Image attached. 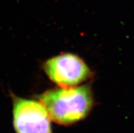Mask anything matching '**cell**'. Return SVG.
<instances>
[{"label": "cell", "instance_id": "obj_2", "mask_svg": "<svg viewBox=\"0 0 134 133\" xmlns=\"http://www.w3.org/2000/svg\"><path fill=\"white\" fill-rule=\"evenodd\" d=\"M43 67L48 77L61 88L77 86L91 76V71L83 60L70 53L48 59Z\"/></svg>", "mask_w": 134, "mask_h": 133}, {"label": "cell", "instance_id": "obj_1", "mask_svg": "<svg viewBox=\"0 0 134 133\" xmlns=\"http://www.w3.org/2000/svg\"><path fill=\"white\" fill-rule=\"evenodd\" d=\"M39 99L51 120L61 125L72 124L84 119L93 104L88 86L48 90Z\"/></svg>", "mask_w": 134, "mask_h": 133}, {"label": "cell", "instance_id": "obj_3", "mask_svg": "<svg viewBox=\"0 0 134 133\" xmlns=\"http://www.w3.org/2000/svg\"><path fill=\"white\" fill-rule=\"evenodd\" d=\"M13 118L16 133H52L51 118L40 102L13 96Z\"/></svg>", "mask_w": 134, "mask_h": 133}]
</instances>
